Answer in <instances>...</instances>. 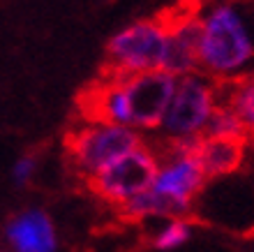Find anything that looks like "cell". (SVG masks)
<instances>
[{
	"mask_svg": "<svg viewBox=\"0 0 254 252\" xmlns=\"http://www.w3.org/2000/svg\"><path fill=\"white\" fill-rule=\"evenodd\" d=\"M199 139L171 141V151L167 160L160 162V171L155 176L153 187L121 206L125 218L143 220L157 215L183 220V215L192 211L196 194L203 190L208 180L199 160Z\"/></svg>",
	"mask_w": 254,
	"mask_h": 252,
	"instance_id": "1",
	"label": "cell"
},
{
	"mask_svg": "<svg viewBox=\"0 0 254 252\" xmlns=\"http://www.w3.org/2000/svg\"><path fill=\"white\" fill-rule=\"evenodd\" d=\"M201 21L199 70L220 81H234L254 60V35L231 5L210 7Z\"/></svg>",
	"mask_w": 254,
	"mask_h": 252,
	"instance_id": "2",
	"label": "cell"
},
{
	"mask_svg": "<svg viewBox=\"0 0 254 252\" xmlns=\"http://www.w3.org/2000/svg\"><path fill=\"white\" fill-rule=\"evenodd\" d=\"M167 42V19H143L129 23L127 28L118 30L107 44L109 74L132 77V74L157 72L164 65Z\"/></svg>",
	"mask_w": 254,
	"mask_h": 252,
	"instance_id": "3",
	"label": "cell"
},
{
	"mask_svg": "<svg viewBox=\"0 0 254 252\" xmlns=\"http://www.w3.org/2000/svg\"><path fill=\"white\" fill-rule=\"evenodd\" d=\"M141 144L143 141H141L139 132L132 127L86 120L67 137V155L72 160L74 171L88 176V178H95L109 165H114L116 160L132 153Z\"/></svg>",
	"mask_w": 254,
	"mask_h": 252,
	"instance_id": "4",
	"label": "cell"
},
{
	"mask_svg": "<svg viewBox=\"0 0 254 252\" xmlns=\"http://www.w3.org/2000/svg\"><path fill=\"white\" fill-rule=\"evenodd\" d=\"M217 109V86L208 77L188 74L176 79L174 97L162 118V130L171 141L199 139Z\"/></svg>",
	"mask_w": 254,
	"mask_h": 252,
	"instance_id": "5",
	"label": "cell"
},
{
	"mask_svg": "<svg viewBox=\"0 0 254 252\" xmlns=\"http://www.w3.org/2000/svg\"><path fill=\"white\" fill-rule=\"evenodd\" d=\"M157 171H160L157 155L141 144L139 148L123 155L114 165H109L104 171L97 173L95 178H90V190L100 199L121 208L134 197L148 192L153 187Z\"/></svg>",
	"mask_w": 254,
	"mask_h": 252,
	"instance_id": "6",
	"label": "cell"
},
{
	"mask_svg": "<svg viewBox=\"0 0 254 252\" xmlns=\"http://www.w3.org/2000/svg\"><path fill=\"white\" fill-rule=\"evenodd\" d=\"M121 86L129 111V127L136 132L160 127L169 102L174 97L176 77L157 70V72L121 77Z\"/></svg>",
	"mask_w": 254,
	"mask_h": 252,
	"instance_id": "7",
	"label": "cell"
},
{
	"mask_svg": "<svg viewBox=\"0 0 254 252\" xmlns=\"http://www.w3.org/2000/svg\"><path fill=\"white\" fill-rule=\"evenodd\" d=\"M5 241L12 252H56L58 236H56L54 220L47 211L30 208L9 218L5 225Z\"/></svg>",
	"mask_w": 254,
	"mask_h": 252,
	"instance_id": "8",
	"label": "cell"
},
{
	"mask_svg": "<svg viewBox=\"0 0 254 252\" xmlns=\"http://www.w3.org/2000/svg\"><path fill=\"white\" fill-rule=\"evenodd\" d=\"M169 23V42L167 56L162 72L171 74L176 79L199 72V40H201V21L190 19L167 21Z\"/></svg>",
	"mask_w": 254,
	"mask_h": 252,
	"instance_id": "9",
	"label": "cell"
},
{
	"mask_svg": "<svg viewBox=\"0 0 254 252\" xmlns=\"http://www.w3.org/2000/svg\"><path fill=\"white\" fill-rule=\"evenodd\" d=\"M245 158V141L215 139L201 137L199 139V160L208 178L234 173Z\"/></svg>",
	"mask_w": 254,
	"mask_h": 252,
	"instance_id": "10",
	"label": "cell"
},
{
	"mask_svg": "<svg viewBox=\"0 0 254 252\" xmlns=\"http://www.w3.org/2000/svg\"><path fill=\"white\" fill-rule=\"evenodd\" d=\"M234 86V93L227 97V102H220V104H227L231 111L241 118V123L248 127L250 137L254 134V70L248 72L241 79L231 81Z\"/></svg>",
	"mask_w": 254,
	"mask_h": 252,
	"instance_id": "11",
	"label": "cell"
},
{
	"mask_svg": "<svg viewBox=\"0 0 254 252\" xmlns=\"http://www.w3.org/2000/svg\"><path fill=\"white\" fill-rule=\"evenodd\" d=\"M203 137H215V139H234V141H248L250 132L248 127L241 123V118L236 116L227 104H220L217 102V109H215L213 118L208 123Z\"/></svg>",
	"mask_w": 254,
	"mask_h": 252,
	"instance_id": "12",
	"label": "cell"
},
{
	"mask_svg": "<svg viewBox=\"0 0 254 252\" xmlns=\"http://www.w3.org/2000/svg\"><path fill=\"white\" fill-rule=\"evenodd\" d=\"M192 236V225L188 220H169L167 227L160 229V234L155 236V250H176L183 243H188Z\"/></svg>",
	"mask_w": 254,
	"mask_h": 252,
	"instance_id": "13",
	"label": "cell"
},
{
	"mask_svg": "<svg viewBox=\"0 0 254 252\" xmlns=\"http://www.w3.org/2000/svg\"><path fill=\"white\" fill-rule=\"evenodd\" d=\"M35 169H37V158H35V155H23V158H19L12 167L14 183H16V185L30 183V178L35 176Z\"/></svg>",
	"mask_w": 254,
	"mask_h": 252,
	"instance_id": "14",
	"label": "cell"
}]
</instances>
